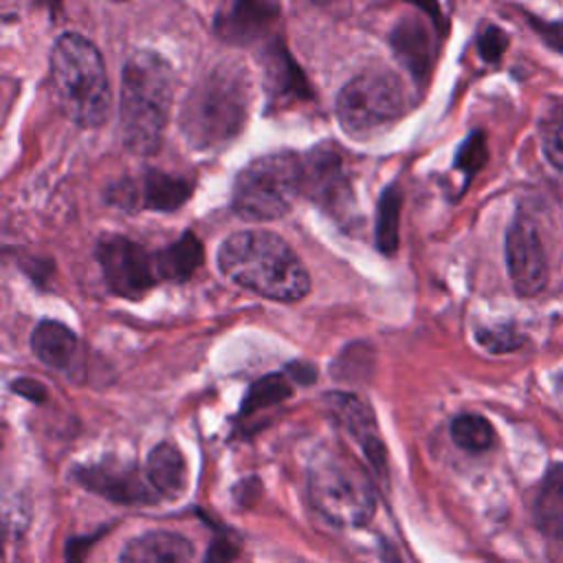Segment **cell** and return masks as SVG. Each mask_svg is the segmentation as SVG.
<instances>
[{"label":"cell","instance_id":"5bb4252c","mask_svg":"<svg viewBox=\"0 0 563 563\" xmlns=\"http://www.w3.org/2000/svg\"><path fill=\"white\" fill-rule=\"evenodd\" d=\"M279 15L273 2H233L224 4L213 20L216 35L227 44H251L262 40Z\"/></svg>","mask_w":563,"mask_h":563},{"label":"cell","instance_id":"9a60e30c","mask_svg":"<svg viewBox=\"0 0 563 563\" xmlns=\"http://www.w3.org/2000/svg\"><path fill=\"white\" fill-rule=\"evenodd\" d=\"M33 354L57 372H70L81 354L77 334L59 321L42 319L31 332Z\"/></svg>","mask_w":563,"mask_h":563},{"label":"cell","instance_id":"484cf974","mask_svg":"<svg viewBox=\"0 0 563 563\" xmlns=\"http://www.w3.org/2000/svg\"><path fill=\"white\" fill-rule=\"evenodd\" d=\"M541 145L548 161L563 169V110L556 112L550 121H545L541 130Z\"/></svg>","mask_w":563,"mask_h":563},{"label":"cell","instance_id":"52a82bcc","mask_svg":"<svg viewBox=\"0 0 563 563\" xmlns=\"http://www.w3.org/2000/svg\"><path fill=\"white\" fill-rule=\"evenodd\" d=\"M308 490L314 508L334 523L363 526L374 515L369 479L354 460L343 455H319L308 473Z\"/></svg>","mask_w":563,"mask_h":563},{"label":"cell","instance_id":"2e32d148","mask_svg":"<svg viewBox=\"0 0 563 563\" xmlns=\"http://www.w3.org/2000/svg\"><path fill=\"white\" fill-rule=\"evenodd\" d=\"M194 545L176 532L154 530L132 541L121 552V563H191Z\"/></svg>","mask_w":563,"mask_h":563},{"label":"cell","instance_id":"8fae6325","mask_svg":"<svg viewBox=\"0 0 563 563\" xmlns=\"http://www.w3.org/2000/svg\"><path fill=\"white\" fill-rule=\"evenodd\" d=\"M303 196L330 213H339L350 202V174L343 154L325 143L301 156Z\"/></svg>","mask_w":563,"mask_h":563},{"label":"cell","instance_id":"277c9868","mask_svg":"<svg viewBox=\"0 0 563 563\" xmlns=\"http://www.w3.org/2000/svg\"><path fill=\"white\" fill-rule=\"evenodd\" d=\"M51 79L62 112L81 128L110 117L112 95L99 48L79 33H62L51 51Z\"/></svg>","mask_w":563,"mask_h":563},{"label":"cell","instance_id":"9c48e42d","mask_svg":"<svg viewBox=\"0 0 563 563\" xmlns=\"http://www.w3.org/2000/svg\"><path fill=\"white\" fill-rule=\"evenodd\" d=\"M191 196V183L161 169H141L139 176H123L108 187L106 198L121 209L147 211H176Z\"/></svg>","mask_w":563,"mask_h":563},{"label":"cell","instance_id":"7402d4cb","mask_svg":"<svg viewBox=\"0 0 563 563\" xmlns=\"http://www.w3.org/2000/svg\"><path fill=\"white\" fill-rule=\"evenodd\" d=\"M400 207H402V194L398 189V185H389L380 200H378V209H376V246L391 255L398 246V224H400Z\"/></svg>","mask_w":563,"mask_h":563},{"label":"cell","instance_id":"6da1fadb","mask_svg":"<svg viewBox=\"0 0 563 563\" xmlns=\"http://www.w3.org/2000/svg\"><path fill=\"white\" fill-rule=\"evenodd\" d=\"M218 268L233 284L273 301H299L310 292V275L277 233L253 229L229 235L218 249Z\"/></svg>","mask_w":563,"mask_h":563},{"label":"cell","instance_id":"83f0119b","mask_svg":"<svg viewBox=\"0 0 563 563\" xmlns=\"http://www.w3.org/2000/svg\"><path fill=\"white\" fill-rule=\"evenodd\" d=\"M479 345H484L490 352H508L523 343V339L512 332L510 328H493V330H479L477 332Z\"/></svg>","mask_w":563,"mask_h":563},{"label":"cell","instance_id":"ac0fdd59","mask_svg":"<svg viewBox=\"0 0 563 563\" xmlns=\"http://www.w3.org/2000/svg\"><path fill=\"white\" fill-rule=\"evenodd\" d=\"M266 90L271 99L279 103L310 97V88L301 70L295 66V62L288 57V51L279 42L266 48Z\"/></svg>","mask_w":563,"mask_h":563},{"label":"cell","instance_id":"4dcf8cb0","mask_svg":"<svg viewBox=\"0 0 563 563\" xmlns=\"http://www.w3.org/2000/svg\"><path fill=\"white\" fill-rule=\"evenodd\" d=\"M556 400H559L561 407H563V374L556 376Z\"/></svg>","mask_w":563,"mask_h":563},{"label":"cell","instance_id":"cb8c5ba5","mask_svg":"<svg viewBox=\"0 0 563 563\" xmlns=\"http://www.w3.org/2000/svg\"><path fill=\"white\" fill-rule=\"evenodd\" d=\"M290 394H292V389H290V385L286 383V378L282 374L264 376V378H260L251 387V391H249V396H246V400L242 405V413L251 416V413H255V411H260L264 407L284 402Z\"/></svg>","mask_w":563,"mask_h":563},{"label":"cell","instance_id":"3957f363","mask_svg":"<svg viewBox=\"0 0 563 563\" xmlns=\"http://www.w3.org/2000/svg\"><path fill=\"white\" fill-rule=\"evenodd\" d=\"M174 101V70L150 48L134 51L121 70L119 136L132 154H154L161 147Z\"/></svg>","mask_w":563,"mask_h":563},{"label":"cell","instance_id":"ba28073f","mask_svg":"<svg viewBox=\"0 0 563 563\" xmlns=\"http://www.w3.org/2000/svg\"><path fill=\"white\" fill-rule=\"evenodd\" d=\"M95 255L112 295L123 299H141L161 282L156 275L154 253H147L141 244L125 235L108 233L99 238Z\"/></svg>","mask_w":563,"mask_h":563},{"label":"cell","instance_id":"f546056e","mask_svg":"<svg viewBox=\"0 0 563 563\" xmlns=\"http://www.w3.org/2000/svg\"><path fill=\"white\" fill-rule=\"evenodd\" d=\"M534 29H539V33L545 37V42L559 51H563V24H545L539 20H532Z\"/></svg>","mask_w":563,"mask_h":563},{"label":"cell","instance_id":"4fadbf2b","mask_svg":"<svg viewBox=\"0 0 563 563\" xmlns=\"http://www.w3.org/2000/svg\"><path fill=\"white\" fill-rule=\"evenodd\" d=\"M323 405H325L328 413L336 420V424L358 442V446L365 451V455L374 464V468L383 471L385 449H383V442H380V435H378V429H376L369 407L354 394H345V391L325 394Z\"/></svg>","mask_w":563,"mask_h":563},{"label":"cell","instance_id":"7a4b0ae2","mask_svg":"<svg viewBox=\"0 0 563 563\" xmlns=\"http://www.w3.org/2000/svg\"><path fill=\"white\" fill-rule=\"evenodd\" d=\"M253 101L249 68L220 62L189 90L180 110V130L194 150H218L244 128Z\"/></svg>","mask_w":563,"mask_h":563},{"label":"cell","instance_id":"30bf717a","mask_svg":"<svg viewBox=\"0 0 563 563\" xmlns=\"http://www.w3.org/2000/svg\"><path fill=\"white\" fill-rule=\"evenodd\" d=\"M506 264L515 290L521 297L539 295L548 284V257L537 227L517 216L506 233Z\"/></svg>","mask_w":563,"mask_h":563},{"label":"cell","instance_id":"d6986e66","mask_svg":"<svg viewBox=\"0 0 563 563\" xmlns=\"http://www.w3.org/2000/svg\"><path fill=\"white\" fill-rule=\"evenodd\" d=\"M205 251L196 233L185 231L178 240L154 253L156 275L167 282H187L202 264Z\"/></svg>","mask_w":563,"mask_h":563},{"label":"cell","instance_id":"5b68a950","mask_svg":"<svg viewBox=\"0 0 563 563\" xmlns=\"http://www.w3.org/2000/svg\"><path fill=\"white\" fill-rule=\"evenodd\" d=\"M303 194L301 156L275 152L242 167L231 187V209L246 222H268L286 216Z\"/></svg>","mask_w":563,"mask_h":563},{"label":"cell","instance_id":"ffe728a7","mask_svg":"<svg viewBox=\"0 0 563 563\" xmlns=\"http://www.w3.org/2000/svg\"><path fill=\"white\" fill-rule=\"evenodd\" d=\"M534 517L539 528L556 539H563V464H554L537 493Z\"/></svg>","mask_w":563,"mask_h":563},{"label":"cell","instance_id":"e0dca14e","mask_svg":"<svg viewBox=\"0 0 563 563\" xmlns=\"http://www.w3.org/2000/svg\"><path fill=\"white\" fill-rule=\"evenodd\" d=\"M145 477L150 479L152 488L167 499H176L185 493L189 471L185 455L180 453L178 446L172 442H161L156 444L150 455H147V466H145Z\"/></svg>","mask_w":563,"mask_h":563},{"label":"cell","instance_id":"8992f818","mask_svg":"<svg viewBox=\"0 0 563 563\" xmlns=\"http://www.w3.org/2000/svg\"><path fill=\"white\" fill-rule=\"evenodd\" d=\"M402 81L389 70H365L352 77L336 97L341 130L354 139H372L405 114Z\"/></svg>","mask_w":563,"mask_h":563},{"label":"cell","instance_id":"4316f807","mask_svg":"<svg viewBox=\"0 0 563 563\" xmlns=\"http://www.w3.org/2000/svg\"><path fill=\"white\" fill-rule=\"evenodd\" d=\"M506 46H508V35L495 24L484 26L477 35V48L486 62H499Z\"/></svg>","mask_w":563,"mask_h":563},{"label":"cell","instance_id":"d4e9b609","mask_svg":"<svg viewBox=\"0 0 563 563\" xmlns=\"http://www.w3.org/2000/svg\"><path fill=\"white\" fill-rule=\"evenodd\" d=\"M486 163V139L482 132L468 134V139L460 145L457 156H455V167L471 178L473 174L479 172V167Z\"/></svg>","mask_w":563,"mask_h":563},{"label":"cell","instance_id":"7c38bea8","mask_svg":"<svg viewBox=\"0 0 563 563\" xmlns=\"http://www.w3.org/2000/svg\"><path fill=\"white\" fill-rule=\"evenodd\" d=\"M73 477L88 490L117 504H154L161 495L152 488L141 471L125 462L106 460L99 464L77 466Z\"/></svg>","mask_w":563,"mask_h":563},{"label":"cell","instance_id":"603a6c76","mask_svg":"<svg viewBox=\"0 0 563 563\" xmlns=\"http://www.w3.org/2000/svg\"><path fill=\"white\" fill-rule=\"evenodd\" d=\"M451 438L460 449L468 453H482L493 446L495 429L484 416L460 413L451 422Z\"/></svg>","mask_w":563,"mask_h":563},{"label":"cell","instance_id":"f1b7e54d","mask_svg":"<svg viewBox=\"0 0 563 563\" xmlns=\"http://www.w3.org/2000/svg\"><path fill=\"white\" fill-rule=\"evenodd\" d=\"M13 391L15 394H20V396H24V398H29V400H35V402H40V400H44L46 398V391H44V385H40L37 380H33V378H20V380H13Z\"/></svg>","mask_w":563,"mask_h":563},{"label":"cell","instance_id":"44dd1931","mask_svg":"<svg viewBox=\"0 0 563 563\" xmlns=\"http://www.w3.org/2000/svg\"><path fill=\"white\" fill-rule=\"evenodd\" d=\"M394 48L398 53V57L413 70V73H422L429 66V57H431V37L427 33V26L422 24L420 15L418 18H405L394 35H391Z\"/></svg>","mask_w":563,"mask_h":563}]
</instances>
